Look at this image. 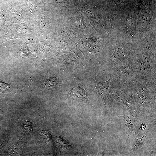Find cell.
<instances>
[{
    "label": "cell",
    "instance_id": "cell-7",
    "mask_svg": "<svg viewBox=\"0 0 156 156\" xmlns=\"http://www.w3.org/2000/svg\"><path fill=\"white\" fill-rule=\"evenodd\" d=\"M3 113V110H2L0 108V114H2Z\"/></svg>",
    "mask_w": 156,
    "mask_h": 156
},
{
    "label": "cell",
    "instance_id": "cell-4",
    "mask_svg": "<svg viewBox=\"0 0 156 156\" xmlns=\"http://www.w3.org/2000/svg\"><path fill=\"white\" fill-rule=\"evenodd\" d=\"M145 137L144 135L138 136L135 138L133 146V150H136L141 148L144 141Z\"/></svg>",
    "mask_w": 156,
    "mask_h": 156
},
{
    "label": "cell",
    "instance_id": "cell-6",
    "mask_svg": "<svg viewBox=\"0 0 156 156\" xmlns=\"http://www.w3.org/2000/svg\"><path fill=\"white\" fill-rule=\"evenodd\" d=\"M11 85L0 80V91L5 90L11 87Z\"/></svg>",
    "mask_w": 156,
    "mask_h": 156
},
{
    "label": "cell",
    "instance_id": "cell-1",
    "mask_svg": "<svg viewBox=\"0 0 156 156\" xmlns=\"http://www.w3.org/2000/svg\"><path fill=\"white\" fill-rule=\"evenodd\" d=\"M135 70V81L146 83L156 80V61L154 59L133 58Z\"/></svg>",
    "mask_w": 156,
    "mask_h": 156
},
{
    "label": "cell",
    "instance_id": "cell-5",
    "mask_svg": "<svg viewBox=\"0 0 156 156\" xmlns=\"http://www.w3.org/2000/svg\"><path fill=\"white\" fill-rule=\"evenodd\" d=\"M32 123L31 120L26 121L22 125V131L27 134H30L32 133Z\"/></svg>",
    "mask_w": 156,
    "mask_h": 156
},
{
    "label": "cell",
    "instance_id": "cell-2",
    "mask_svg": "<svg viewBox=\"0 0 156 156\" xmlns=\"http://www.w3.org/2000/svg\"><path fill=\"white\" fill-rule=\"evenodd\" d=\"M111 75L109 79L104 82H98L94 80L95 83V88L98 93L103 96H106L109 93V87L112 85Z\"/></svg>",
    "mask_w": 156,
    "mask_h": 156
},
{
    "label": "cell",
    "instance_id": "cell-3",
    "mask_svg": "<svg viewBox=\"0 0 156 156\" xmlns=\"http://www.w3.org/2000/svg\"><path fill=\"white\" fill-rule=\"evenodd\" d=\"M120 117L123 120L129 128V135L132 132L135 127L134 118L130 116H120Z\"/></svg>",
    "mask_w": 156,
    "mask_h": 156
}]
</instances>
